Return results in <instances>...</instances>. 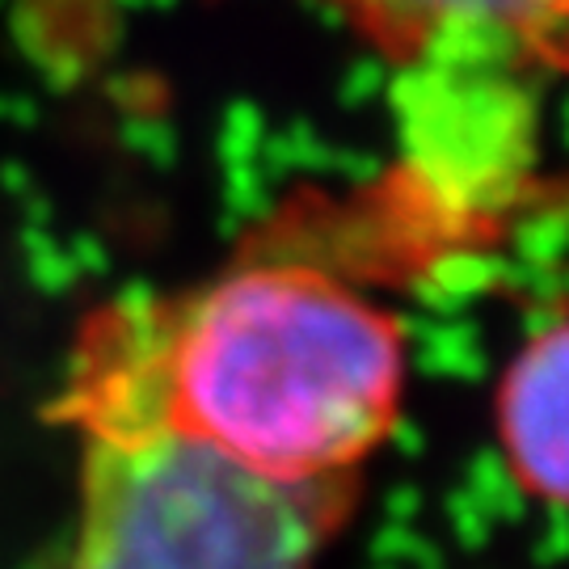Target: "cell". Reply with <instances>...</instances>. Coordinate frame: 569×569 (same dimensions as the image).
I'll list each match as a JSON object with an SVG mask.
<instances>
[{
	"mask_svg": "<svg viewBox=\"0 0 569 569\" xmlns=\"http://www.w3.org/2000/svg\"><path fill=\"white\" fill-rule=\"evenodd\" d=\"M406 397L397 308L274 244L186 291L98 308L56 418L81 439L173 435L274 481L321 486L359 481Z\"/></svg>",
	"mask_w": 569,
	"mask_h": 569,
	"instance_id": "6da1fadb",
	"label": "cell"
},
{
	"mask_svg": "<svg viewBox=\"0 0 569 569\" xmlns=\"http://www.w3.org/2000/svg\"><path fill=\"white\" fill-rule=\"evenodd\" d=\"M359 481L296 486L173 435L81 439L63 569H317Z\"/></svg>",
	"mask_w": 569,
	"mask_h": 569,
	"instance_id": "7a4b0ae2",
	"label": "cell"
},
{
	"mask_svg": "<svg viewBox=\"0 0 569 569\" xmlns=\"http://www.w3.org/2000/svg\"><path fill=\"white\" fill-rule=\"evenodd\" d=\"M397 72L569 81V0H312Z\"/></svg>",
	"mask_w": 569,
	"mask_h": 569,
	"instance_id": "3957f363",
	"label": "cell"
},
{
	"mask_svg": "<svg viewBox=\"0 0 569 569\" xmlns=\"http://www.w3.org/2000/svg\"><path fill=\"white\" fill-rule=\"evenodd\" d=\"M489 413L510 486L536 507L569 515V305L510 350Z\"/></svg>",
	"mask_w": 569,
	"mask_h": 569,
	"instance_id": "277c9868",
	"label": "cell"
}]
</instances>
